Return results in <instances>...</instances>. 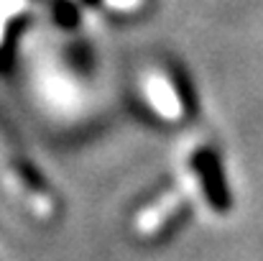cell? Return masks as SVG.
Returning a JSON list of instances; mask_svg holds the SVG:
<instances>
[{"instance_id": "obj_2", "label": "cell", "mask_w": 263, "mask_h": 261, "mask_svg": "<svg viewBox=\"0 0 263 261\" xmlns=\"http://www.w3.org/2000/svg\"><path fill=\"white\" fill-rule=\"evenodd\" d=\"M136 0H110V5H115L118 10H123V8H130Z\"/></svg>"}, {"instance_id": "obj_1", "label": "cell", "mask_w": 263, "mask_h": 261, "mask_svg": "<svg viewBox=\"0 0 263 261\" xmlns=\"http://www.w3.org/2000/svg\"><path fill=\"white\" fill-rule=\"evenodd\" d=\"M192 167L194 174L204 189V197L207 202L217 210V213H228L230 205H233V197H230V187H228V177L222 172V164H220V156L212 151V149H199L194 156H192Z\"/></svg>"}]
</instances>
